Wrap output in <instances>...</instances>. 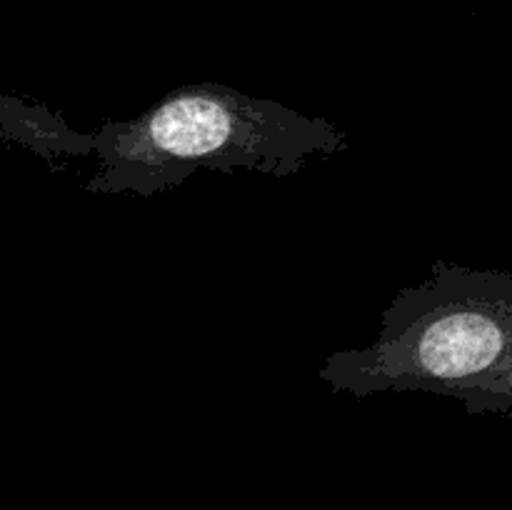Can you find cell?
<instances>
[{
  "label": "cell",
  "instance_id": "obj_3",
  "mask_svg": "<svg viewBox=\"0 0 512 510\" xmlns=\"http://www.w3.org/2000/svg\"><path fill=\"white\" fill-rule=\"evenodd\" d=\"M0 123L3 138L33 150L53 165H65L70 158L95 153V135L78 133L65 123L63 115L45 105H30L23 98H0Z\"/></svg>",
  "mask_w": 512,
  "mask_h": 510
},
{
  "label": "cell",
  "instance_id": "obj_2",
  "mask_svg": "<svg viewBox=\"0 0 512 510\" xmlns=\"http://www.w3.org/2000/svg\"><path fill=\"white\" fill-rule=\"evenodd\" d=\"M93 135L98 168L85 193L140 198L178 188L200 170L290 178L348 148V133L323 115L220 83L180 85L135 118L103 120Z\"/></svg>",
  "mask_w": 512,
  "mask_h": 510
},
{
  "label": "cell",
  "instance_id": "obj_1",
  "mask_svg": "<svg viewBox=\"0 0 512 510\" xmlns=\"http://www.w3.org/2000/svg\"><path fill=\"white\" fill-rule=\"evenodd\" d=\"M318 378L333 393H430L470 415L512 418V273L435 260L400 290L365 348L328 355Z\"/></svg>",
  "mask_w": 512,
  "mask_h": 510
}]
</instances>
